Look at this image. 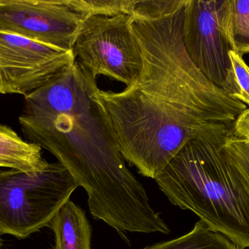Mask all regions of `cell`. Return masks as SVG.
<instances>
[{
    "label": "cell",
    "instance_id": "cell-1",
    "mask_svg": "<svg viewBox=\"0 0 249 249\" xmlns=\"http://www.w3.org/2000/svg\"><path fill=\"white\" fill-rule=\"evenodd\" d=\"M187 0H136L131 15L143 67L122 92L96 90L120 150L139 173L155 180L200 127L232 124L247 109L208 80L187 54Z\"/></svg>",
    "mask_w": 249,
    "mask_h": 249
},
{
    "label": "cell",
    "instance_id": "cell-2",
    "mask_svg": "<svg viewBox=\"0 0 249 249\" xmlns=\"http://www.w3.org/2000/svg\"><path fill=\"white\" fill-rule=\"evenodd\" d=\"M98 89L97 80L74 61L25 96L22 133L53 154L84 188L93 217L121 234H168L143 185L126 166L109 115L95 95Z\"/></svg>",
    "mask_w": 249,
    "mask_h": 249
},
{
    "label": "cell",
    "instance_id": "cell-3",
    "mask_svg": "<svg viewBox=\"0 0 249 249\" xmlns=\"http://www.w3.org/2000/svg\"><path fill=\"white\" fill-rule=\"evenodd\" d=\"M232 124L202 126L155 180L172 204L244 249L249 248V187L224 148Z\"/></svg>",
    "mask_w": 249,
    "mask_h": 249
},
{
    "label": "cell",
    "instance_id": "cell-4",
    "mask_svg": "<svg viewBox=\"0 0 249 249\" xmlns=\"http://www.w3.org/2000/svg\"><path fill=\"white\" fill-rule=\"evenodd\" d=\"M77 187L60 162L35 172L0 170V237L24 239L49 226Z\"/></svg>",
    "mask_w": 249,
    "mask_h": 249
},
{
    "label": "cell",
    "instance_id": "cell-5",
    "mask_svg": "<svg viewBox=\"0 0 249 249\" xmlns=\"http://www.w3.org/2000/svg\"><path fill=\"white\" fill-rule=\"evenodd\" d=\"M75 61L92 78L100 75L133 84L143 67L140 44L131 16H93L86 19L72 48Z\"/></svg>",
    "mask_w": 249,
    "mask_h": 249
},
{
    "label": "cell",
    "instance_id": "cell-6",
    "mask_svg": "<svg viewBox=\"0 0 249 249\" xmlns=\"http://www.w3.org/2000/svg\"><path fill=\"white\" fill-rule=\"evenodd\" d=\"M89 18L80 0H0V30L64 51Z\"/></svg>",
    "mask_w": 249,
    "mask_h": 249
},
{
    "label": "cell",
    "instance_id": "cell-7",
    "mask_svg": "<svg viewBox=\"0 0 249 249\" xmlns=\"http://www.w3.org/2000/svg\"><path fill=\"white\" fill-rule=\"evenodd\" d=\"M64 51L0 30V94L28 96L74 64Z\"/></svg>",
    "mask_w": 249,
    "mask_h": 249
},
{
    "label": "cell",
    "instance_id": "cell-8",
    "mask_svg": "<svg viewBox=\"0 0 249 249\" xmlns=\"http://www.w3.org/2000/svg\"><path fill=\"white\" fill-rule=\"evenodd\" d=\"M219 0H187L184 13L186 51L195 65L231 98L233 93L231 50L219 24Z\"/></svg>",
    "mask_w": 249,
    "mask_h": 249
},
{
    "label": "cell",
    "instance_id": "cell-9",
    "mask_svg": "<svg viewBox=\"0 0 249 249\" xmlns=\"http://www.w3.org/2000/svg\"><path fill=\"white\" fill-rule=\"evenodd\" d=\"M54 249H91V227L81 208L69 200L51 221Z\"/></svg>",
    "mask_w": 249,
    "mask_h": 249
},
{
    "label": "cell",
    "instance_id": "cell-10",
    "mask_svg": "<svg viewBox=\"0 0 249 249\" xmlns=\"http://www.w3.org/2000/svg\"><path fill=\"white\" fill-rule=\"evenodd\" d=\"M48 163L40 146L25 141L10 127L0 125V168L35 172Z\"/></svg>",
    "mask_w": 249,
    "mask_h": 249
},
{
    "label": "cell",
    "instance_id": "cell-11",
    "mask_svg": "<svg viewBox=\"0 0 249 249\" xmlns=\"http://www.w3.org/2000/svg\"><path fill=\"white\" fill-rule=\"evenodd\" d=\"M219 24L231 50L249 54V0L220 1Z\"/></svg>",
    "mask_w": 249,
    "mask_h": 249
},
{
    "label": "cell",
    "instance_id": "cell-12",
    "mask_svg": "<svg viewBox=\"0 0 249 249\" xmlns=\"http://www.w3.org/2000/svg\"><path fill=\"white\" fill-rule=\"evenodd\" d=\"M143 249H240L229 238L211 229L203 221L191 232L177 239L157 244Z\"/></svg>",
    "mask_w": 249,
    "mask_h": 249
},
{
    "label": "cell",
    "instance_id": "cell-13",
    "mask_svg": "<svg viewBox=\"0 0 249 249\" xmlns=\"http://www.w3.org/2000/svg\"><path fill=\"white\" fill-rule=\"evenodd\" d=\"M225 152L243 181L249 187V143L236 135L231 129L225 142Z\"/></svg>",
    "mask_w": 249,
    "mask_h": 249
},
{
    "label": "cell",
    "instance_id": "cell-14",
    "mask_svg": "<svg viewBox=\"0 0 249 249\" xmlns=\"http://www.w3.org/2000/svg\"><path fill=\"white\" fill-rule=\"evenodd\" d=\"M80 5L89 17L125 14L131 16L136 0H80Z\"/></svg>",
    "mask_w": 249,
    "mask_h": 249
},
{
    "label": "cell",
    "instance_id": "cell-15",
    "mask_svg": "<svg viewBox=\"0 0 249 249\" xmlns=\"http://www.w3.org/2000/svg\"><path fill=\"white\" fill-rule=\"evenodd\" d=\"M229 57L233 83V93L231 98L249 106V66L243 56L232 50L229 51Z\"/></svg>",
    "mask_w": 249,
    "mask_h": 249
},
{
    "label": "cell",
    "instance_id": "cell-16",
    "mask_svg": "<svg viewBox=\"0 0 249 249\" xmlns=\"http://www.w3.org/2000/svg\"><path fill=\"white\" fill-rule=\"evenodd\" d=\"M232 130L236 135L249 143V108L243 111L232 124Z\"/></svg>",
    "mask_w": 249,
    "mask_h": 249
},
{
    "label": "cell",
    "instance_id": "cell-17",
    "mask_svg": "<svg viewBox=\"0 0 249 249\" xmlns=\"http://www.w3.org/2000/svg\"><path fill=\"white\" fill-rule=\"evenodd\" d=\"M1 237H0V246H1Z\"/></svg>",
    "mask_w": 249,
    "mask_h": 249
}]
</instances>
